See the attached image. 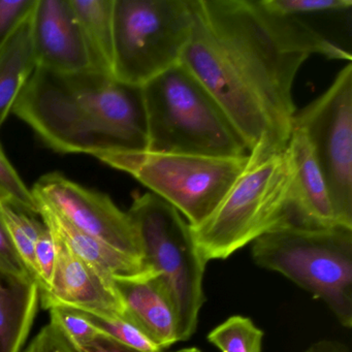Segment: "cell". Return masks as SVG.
<instances>
[{
	"instance_id": "cell-23",
	"label": "cell",
	"mask_w": 352,
	"mask_h": 352,
	"mask_svg": "<svg viewBox=\"0 0 352 352\" xmlns=\"http://www.w3.org/2000/svg\"><path fill=\"white\" fill-rule=\"evenodd\" d=\"M48 310L50 311V322L63 331L75 348L81 347L100 333L83 314L76 309L52 306Z\"/></svg>"
},
{
	"instance_id": "cell-12",
	"label": "cell",
	"mask_w": 352,
	"mask_h": 352,
	"mask_svg": "<svg viewBox=\"0 0 352 352\" xmlns=\"http://www.w3.org/2000/svg\"><path fill=\"white\" fill-rule=\"evenodd\" d=\"M53 236L56 265L48 292L41 296L43 307L47 310L63 306L94 314L125 315L113 280L80 258L55 232Z\"/></svg>"
},
{
	"instance_id": "cell-29",
	"label": "cell",
	"mask_w": 352,
	"mask_h": 352,
	"mask_svg": "<svg viewBox=\"0 0 352 352\" xmlns=\"http://www.w3.org/2000/svg\"><path fill=\"white\" fill-rule=\"evenodd\" d=\"M77 352H145L135 348L129 347L111 339L108 336L98 333L91 341L84 344L79 348H75Z\"/></svg>"
},
{
	"instance_id": "cell-19",
	"label": "cell",
	"mask_w": 352,
	"mask_h": 352,
	"mask_svg": "<svg viewBox=\"0 0 352 352\" xmlns=\"http://www.w3.org/2000/svg\"><path fill=\"white\" fill-rule=\"evenodd\" d=\"M0 217L7 228L10 239L21 258L26 271L36 281L34 267V245L45 223L36 219V215L28 213L13 204L0 199ZM38 284V283H36Z\"/></svg>"
},
{
	"instance_id": "cell-22",
	"label": "cell",
	"mask_w": 352,
	"mask_h": 352,
	"mask_svg": "<svg viewBox=\"0 0 352 352\" xmlns=\"http://www.w3.org/2000/svg\"><path fill=\"white\" fill-rule=\"evenodd\" d=\"M0 199L13 204L16 207L38 215V205L32 195V189L26 186L17 170L12 166L0 145Z\"/></svg>"
},
{
	"instance_id": "cell-14",
	"label": "cell",
	"mask_w": 352,
	"mask_h": 352,
	"mask_svg": "<svg viewBox=\"0 0 352 352\" xmlns=\"http://www.w3.org/2000/svg\"><path fill=\"white\" fill-rule=\"evenodd\" d=\"M113 286L125 316L160 350L178 342L177 317L172 300L160 278L152 273L114 278Z\"/></svg>"
},
{
	"instance_id": "cell-25",
	"label": "cell",
	"mask_w": 352,
	"mask_h": 352,
	"mask_svg": "<svg viewBox=\"0 0 352 352\" xmlns=\"http://www.w3.org/2000/svg\"><path fill=\"white\" fill-rule=\"evenodd\" d=\"M34 267L36 283L40 288V298L50 287L56 265V244L53 232L47 228H43L34 245Z\"/></svg>"
},
{
	"instance_id": "cell-8",
	"label": "cell",
	"mask_w": 352,
	"mask_h": 352,
	"mask_svg": "<svg viewBox=\"0 0 352 352\" xmlns=\"http://www.w3.org/2000/svg\"><path fill=\"white\" fill-rule=\"evenodd\" d=\"M113 76L140 87L180 65L192 30L190 0H114Z\"/></svg>"
},
{
	"instance_id": "cell-6",
	"label": "cell",
	"mask_w": 352,
	"mask_h": 352,
	"mask_svg": "<svg viewBox=\"0 0 352 352\" xmlns=\"http://www.w3.org/2000/svg\"><path fill=\"white\" fill-rule=\"evenodd\" d=\"M127 214L139 236L142 263L166 287L176 312L178 341H186L197 329L205 302L207 265L190 226L178 210L151 192L137 195Z\"/></svg>"
},
{
	"instance_id": "cell-31",
	"label": "cell",
	"mask_w": 352,
	"mask_h": 352,
	"mask_svg": "<svg viewBox=\"0 0 352 352\" xmlns=\"http://www.w3.org/2000/svg\"><path fill=\"white\" fill-rule=\"evenodd\" d=\"M177 352H201V350L197 349V348H185V349L180 350V351Z\"/></svg>"
},
{
	"instance_id": "cell-4",
	"label": "cell",
	"mask_w": 352,
	"mask_h": 352,
	"mask_svg": "<svg viewBox=\"0 0 352 352\" xmlns=\"http://www.w3.org/2000/svg\"><path fill=\"white\" fill-rule=\"evenodd\" d=\"M253 261L320 298L343 327L352 325V230L278 226L253 242Z\"/></svg>"
},
{
	"instance_id": "cell-5",
	"label": "cell",
	"mask_w": 352,
	"mask_h": 352,
	"mask_svg": "<svg viewBox=\"0 0 352 352\" xmlns=\"http://www.w3.org/2000/svg\"><path fill=\"white\" fill-rule=\"evenodd\" d=\"M292 173L287 151L248 166L206 221L190 228L206 263L226 259L290 222Z\"/></svg>"
},
{
	"instance_id": "cell-28",
	"label": "cell",
	"mask_w": 352,
	"mask_h": 352,
	"mask_svg": "<svg viewBox=\"0 0 352 352\" xmlns=\"http://www.w3.org/2000/svg\"><path fill=\"white\" fill-rule=\"evenodd\" d=\"M0 265L17 275L30 276L10 239L1 217H0Z\"/></svg>"
},
{
	"instance_id": "cell-13",
	"label": "cell",
	"mask_w": 352,
	"mask_h": 352,
	"mask_svg": "<svg viewBox=\"0 0 352 352\" xmlns=\"http://www.w3.org/2000/svg\"><path fill=\"white\" fill-rule=\"evenodd\" d=\"M286 151L292 173L290 222L305 228H342L314 152L300 129H292Z\"/></svg>"
},
{
	"instance_id": "cell-10",
	"label": "cell",
	"mask_w": 352,
	"mask_h": 352,
	"mask_svg": "<svg viewBox=\"0 0 352 352\" xmlns=\"http://www.w3.org/2000/svg\"><path fill=\"white\" fill-rule=\"evenodd\" d=\"M32 192L38 203L78 230L142 261L139 236L129 214L121 211L109 195L90 190L59 173L41 177Z\"/></svg>"
},
{
	"instance_id": "cell-16",
	"label": "cell",
	"mask_w": 352,
	"mask_h": 352,
	"mask_svg": "<svg viewBox=\"0 0 352 352\" xmlns=\"http://www.w3.org/2000/svg\"><path fill=\"white\" fill-rule=\"evenodd\" d=\"M38 203V201H36ZM42 221L57 234L80 258L108 279L133 277L147 273L141 259L125 254L107 243L81 232L44 204L38 203Z\"/></svg>"
},
{
	"instance_id": "cell-3",
	"label": "cell",
	"mask_w": 352,
	"mask_h": 352,
	"mask_svg": "<svg viewBox=\"0 0 352 352\" xmlns=\"http://www.w3.org/2000/svg\"><path fill=\"white\" fill-rule=\"evenodd\" d=\"M148 151L214 157L249 155L219 104L182 65L141 87Z\"/></svg>"
},
{
	"instance_id": "cell-2",
	"label": "cell",
	"mask_w": 352,
	"mask_h": 352,
	"mask_svg": "<svg viewBox=\"0 0 352 352\" xmlns=\"http://www.w3.org/2000/svg\"><path fill=\"white\" fill-rule=\"evenodd\" d=\"M12 112L58 153L96 157L146 148L141 88L92 69L57 73L36 67Z\"/></svg>"
},
{
	"instance_id": "cell-24",
	"label": "cell",
	"mask_w": 352,
	"mask_h": 352,
	"mask_svg": "<svg viewBox=\"0 0 352 352\" xmlns=\"http://www.w3.org/2000/svg\"><path fill=\"white\" fill-rule=\"evenodd\" d=\"M276 15L296 17L304 14L337 13L349 10L351 0H261Z\"/></svg>"
},
{
	"instance_id": "cell-7",
	"label": "cell",
	"mask_w": 352,
	"mask_h": 352,
	"mask_svg": "<svg viewBox=\"0 0 352 352\" xmlns=\"http://www.w3.org/2000/svg\"><path fill=\"white\" fill-rule=\"evenodd\" d=\"M126 173L164 199L195 228L209 218L246 170L249 155L214 157L148 150L109 152L96 156Z\"/></svg>"
},
{
	"instance_id": "cell-9",
	"label": "cell",
	"mask_w": 352,
	"mask_h": 352,
	"mask_svg": "<svg viewBox=\"0 0 352 352\" xmlns=\"http://www.w3.org/2000/svg\"><path fill=\"white\" fill-rule=\"evenodd\" d=\"M327 183L338 224L352 230V65L338 73L316 100L296 112Z\"/></svg>"
},
{
	"instance_id": "cell-18",
	"label": "cell",
	"mask_w": 352,
	"mask_h": 352,
	"mask_svg": "<svg viewBox=\"0 0 352 352\" xmlns=\"http://www.w3.org/2000/svg\"><path fill=\"white\" fill-rule=\"evenodd\" d=\"M71 5L89 53L92 69L114 77V0H71Z\"/></svg>"
},
{
	"instance_id": "cell-26",
	"label": "cell",
	"mask_w": 352,
	"mask_h": 352,
	"mask_svg": "<svg viewBox=\"0 0 352 352\" xmlns=\"http://www.w3.org/2000/svg\"><path fill=\"white\" fill-rule=\"evenodd\" d=\"M36 0H0V50L16 28L30 15Z\"/></svg>"
},
{
	"instance_id": "cell-21",
	"label": "cell",
	"mask_w": 352,
	"mask_h": 352,
	"mask_svg": "<svg viewBox=\"0 0 352 352\" xmlns=\"http://www.w3.org/2000/svg\"><path fill=\"white\" fill-rule=\"evenodd\" d=\"M77 310V309H76ZM102 335L145 352H162L133 321L125 315H98L78 310Z\"/></svg>"
},
{
	"instance_id": "cell-17",
	"label": "cell",
	"mask_w": 352,
	"mask_h": 352,
	"mask_svg": "<svg viewBox=\"0 0 352 352\" xmlns=\"http://www.w3.org/2000/svg\"><path fill=\"white\" fill-rule=\"evenodd\" d=\"M30 15L16 28L0 50V127L36 69Z\"/></svg>"
},
{
	"instance_id": "cell-1",
	"label": "cell",
	"mask_w": 352,
	"mask_h": 352,
	"mask_svg": "<svg viewBox=\"0 0 352 352\" xmlns=\"http://www.w3.org/2000/svg\"><path fill=\"white\" fill-rule=\"evenodd\" d=\"M192 30L181 63L238 131L251 162L285 151L294 80L312 55L351 61L345 49L261 0H190Z\"/></svg>"
},
{
	"instance_id": "cell-11",
	"label": "cell",
	"mask_w": 352,
	"mask_h": 352,
	"mask_svg": "<svg viewBox=\"0 0 352 352\" xmlns=\"http://www.w3.org/2000/svg\"><path fill=\"white\" fill-rule=\"evenodd\" d=\"M30 24L36 67L57 73L92 69L71 0H36Z\"/></svg>"
},
{
	"instance_id": "cell-15",
	"label": "cell",
	"mask_w": 352,
	"mask_h": 352,
	"mask_svg": "<svg viewBox=\"0 0 352 352\" xmlns=\"http://www.w3.org/2000/svg\"><path fill=\"white\" fill-rule=\"evenodd\" d=\"M40 288L0 265V352H21L36 319Z\"/></svg>"
},
{
	"instance_id": "cell-27",
	"label": "cell",
	"mask_w": 352,
	"mask_h": 352,
	"mask_svg": "<svg viewBox=\"0 0 352 352\" xmlns=\"http://www.w3.org/2000/svg\"><path fill=\"white\" fill-rule=\"evenodd\" d=\"M23 352H77L63 331L52 322L45 325Z\"/></svg>"
},
{
	"instance_id": "cell-20",
	"label": "cell",
	"mask_w": 352,
	"mask_h": 352,
	"mask_svg": "<svg viewBox=\"0 0 352 352\" xmlns=\"http://www.w3.org/2000/svg\"><path fill=\"white\" fill-rule=\"evenodd\" d=\"M263 333L247 317L232 316L208 335L221 352H261Z\"/></svg>"
},
{
	"instance_id": "cell-30",
	"label": "cell",
	"mask_w": 352,
	"mask_h": 352,
	"mask_svg": "<svg viewBox=\"0 0 352 352\" xmlns=\"http://www.w3.org/2000/svg\"><path fill=\"white\" fill-rule=\"evenodd\" d=\"M305 352H350L345 344L336 341H320L313 344Z\"/></svg>"
}]
</instances>
